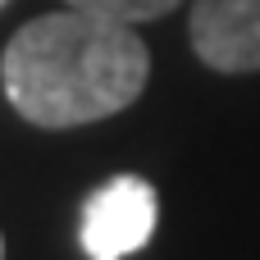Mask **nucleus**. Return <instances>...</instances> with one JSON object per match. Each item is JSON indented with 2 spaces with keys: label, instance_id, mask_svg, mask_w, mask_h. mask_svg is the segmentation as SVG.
I'll return each instance as SVG.
<instances>
[{
  "label": "nucleus",
  "instance_id": "nucleus-1",
  "mask_svg": "<svg viewBox=\"0 0 260 260\" xmlns=\"http://www.w3.org/2000/svg\"><path fill=\"white\" fill-rule=\"evenodd\" d=\"M151 78V50L128 23L59 9L23 23L0 55L5 101L37 128H82L128 110Z\"/></svg>",
  "mask_w": 260,
  "mask_h": 260
},
{
  "label": "nucleus",
  "instance_id": "nucleus-2",
  "mask_svg": "<svg viewBox=\"0 0 260 260\" xmlns=\"http://www.w3.org/2000/svg\"><path fill=\"white\" fill-rule=\"evenodd\" d=\"M155 224H160L155 187L137 174H119L87 197L78 238H82L87 260H123L151 242Z\"/></svg>",
  "mask_w": 260,
  "mask_h": 260
},
{
  "label": "nucleus",
  "instance_id": "nucleus-3",
  "mask_svg": "<svg viewBox=\"0 0 260 260\" xmlns=\"http://www.w3.org/2000/svg\"><path fill=\"white\" fill-rule=\"evenodd\" d=\"M192 50L215 73H260V0H192Z\"/></svg>",
  "mask_w": 260,
  "mask_h": 260
},
{
  "label": "nucleus",
  "instance_id": "nucleus-4",
  "mask_svg": "<svg viewBox=\"0 0 260 260\" xmlns=\"http://www.w3.org/2000/svg\"><path fill=\"white\" fill-rule=\"evenodd\" d=\"M69 9H82V14H96V18H110V23H151V18H165L169 9H178L183 0H64Z\"/></svg>",
  "mask_w": 260,
  "mask_h": 260
},
{
  "label": "nucleus",
  "instance_id": "nucleus-5",
  "mask_svg": "<svg viewBox=\"0 0 260 260\" xmlns=\"http://www.w3.org/2000/svg\"><path fill=\"white\" fill-rule=\"evenodd\" d=\"M0 260H5V238H0Z\"/></svg>",
  "mask_w": 260,
  "mask_h": 260
},
{
  "label": "nucleus",
  "instance_id": "nucleus-6",
  "mask_svg": "<svg viewBox=\"0 0 260 260\" xmlns=\"http://www.w3.org/2000/svg\"><path fill=\"white\" fill-rule=\"evenodd\" d=\"M0 5H5V0H0Z\"/></svg>",
  "mask_w": 260,
  "mask_h": 260
}]
</instances>
